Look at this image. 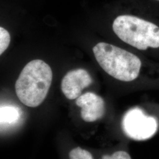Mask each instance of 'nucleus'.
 I'll use <instances>...</instances> for the list:
<instances>
[{
    "label": "nucleus",
    "mask_w": 159,
    "mask_h": 159,
    "mask_svg": "<svg viewBox=\"0 0 159 159\" xmlns=\"http://www.w3.org/2000/svg\"><path fill=\"white\" fill-rule=\"evenodd\" d=\"M114 33L123 42L140 50L159 48V27L131 15H121L113 23Z\"/></svg>",
    "instance_id": "obj_3"
},
{
    "label": "nucleus",
    "mask_w": 159,
    "mask_h": 159,
    "mask_svg": "<svg viewBox=\"0 0 159 159\" xmlns=\"http://www.w3.org/2000/svg\"><path fill=\"white\" fill-rule=\"evenodd\" d=\"M69 157L70 159H93L92 154L89 152L79 147L70 151Z\"/></svg>",
    "instance_id": "obj_8"
},
{
    "label": "nucleus",
    "mask_w": 159,
    "mask_h": 159,
    "mask_svg": "<svg viewBox=\"0 0 159 159\" xmlns=\"http://www.w3.org/2000/svg\"><path fill=\"white\" fill-rule=\"evenodd\" d=\"M156 1H159V0H156Z\"/></svg>",
    "instance_id": "obj_11"
},
{
    "label": "nucleus",
    "mask_w": 159,
    "mask_h": 159,
    "mask_svg": "<svg viewBox=\"0 0 159 159\" xmlns=\"http://www.w3.org/2000/svg\"><path fill=\"white\" fill-rule=\"evenodd\" d=\"M93 51L102 70L116 79L129 82L140 74L142 61L130 52L106 43H98Z\"/></svg>",
    "instance_id": "obj_2"
},
{
    "label": "nucleus",
    "mask_w": 159,
    "mask_h": 159,
    "mask_svg": "<svg viewBox=\"0 0 159 159\" xmlns=\"http://www.w3.org/2000/svg\"><path fill=\"white\" fill-rule=\"evenodd\" d=\"M21 110L14 106H2L0 108L1 125H10L17 123L21 116Z\"/></svg>",
    "instance_id": "obj_7"
},
{
    "label": "nucleus",
    "mask_w": 159,
    "mask_h": 159,
    "mask_svg": "<svg viewBox=\"0 0 159 159\" xmlns=\"http://www.w3.org/2000/svg\"><path fill=\"white\" fill-rule=\"evenodd\" d=\"M76 104L81 108V118L86 122H94L102 118L105 113V102L93 93H86L77 98Z\"/></svg>",
    "instance_id": "obj_6"
},
{
    "label": "nucleus",
    "mask_w": 159,
    "mask_h": 159,
    "mask_svg": "<svg viewBox=\"0 0 159 159\" xmlns=\"http://www.w3.org/2000/svg\"><path fill=\"white\" fill-rule=\"evenodd\" d=\"M93 82L90 74L84 69H75L68 72L61 81V88L64 96L74 100L81 96V92Z\"/></svg>",
    "instance_id": "obj_5"
},
{
    "label": "nucleus",
    "mask_w": 159,
    "mask_h": 159,
    "mask_svg": "<svg viewBox=\"0 0 159 159\" xmlns=\"http://www.w3.org/2000/svg\"><path fill=\"white\" fill-rule=\"evenodd\" d=\"M102 159H131V158L129 154L125 151H118L114 153L111 156H103Z\"/></svg>",
    "instance_id": "obj_10"
},
{
    "label": "nucleus",
    "mask_w": 159,
    "mask_h": 159,
    "mask_svg": "<svg viewBox=\"0 0 159 159\" xmlns=\"http://www.w3.org/2000/svg\"><path fill=\"white\" fill-rule=\"evenodd\" d=\"M122 127L127 136L136 140H145L156 133L158 123L153 117L148 116L142 110L135 108L125 113Z\"/></svg>",
    "instance_id": "obj_4"
},
{
    "label": "nucleus",
    "mask_w": 159,
    "mask_h": 159,
    "mask_svg": "<svg viewBox=\"0 0 159 159\" xmlns=\"http://www.w3.org/2000/svg\"><path fill=\"white\" fill-rule=\"evenodd\" d=\"M51 67L41 60L29 62L16 81V93L20 102L30 107L40 106L45 100L51 86Z\"/></svg>",
    "instance_id": "obj_1"
},
{
    "label": "nucleus",
    "mask_w": 159,
    "mask_h": 159,
    "mask_svg": "<svg viewBox=\"0 0 159 159\" xmlns=\"http://www.w3.org/2000/svg\"><path fill=\"white\" fill-rule=\"evenodd\" d=\"M11 41L8 31L3 27H0V54L1 55L9 46Z\"/></svg>",
    "instance_id": "obj_9"
}]
</instances>
